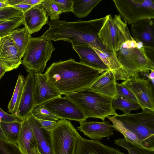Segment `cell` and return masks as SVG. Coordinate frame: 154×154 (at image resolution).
Here are the masks:
<instances>
[{
	"label": "cell",
	"mask_w": 154,
	"mask_h": 154,
	"mask_svg": "<svg viewBox=\"0 0 154 154\" xmlns=\"http://www.w3.org/2000/svg\"><path fill=\"white\" fill-rule=\"evenodd\" d=\"M101 0H73L72 12L82 18L88 15Z\"/></svg>",
	"instance_id": "24"
},
{
	"label": "cell",
	"mask_w": 154,
	"mask_h": 154,
	"mask_svg": "<svg viewBox=\"0 0 154 154\" xmlns=\"http://www.w3.org/2000/svg\"><path fill=\"white\" fill-rule=\"evenodd\" d=\"M112 106L113 109L122 111L124 113H130L132 110H138L141 109L140 106L137 103L127 100L123 97L117 95L113 98Z\"/></svg>",
	"instance_id": "28"
},
{
	"label": "cell",
	"mask_w": 154,
	"mask_h": 154,
	"mask_svg": "<svg viewBox=\"0 0 154 154\" xmlns=\"http://www.w3.org/2000/svg\"><path fill=\"white\" fill-rule=\"evenodd\" d=\"M104 72L71 58L53 63L45 74L48 80L60 94L65 95L89 88Z\"/></svg>",
	"instance_id": "1"
},
{
	"label": "cell",
	"mask_w": 154,
	"mask_h": 154,
	"mask_svg": "<svg viewBox=\"0 0 154 154\" xmlns=\"http://www.w3.org/2000/svg\"><path fill=\"white\" fill-rule=\"evenodd\" d=\"M25 78L19 74L14 91L8 106V112L11 114H15L17 111L23 94Z\"/></svg>",
	"instance_id": "25"
},
{
	"label": "cell",
	"mask_w": 154,
	"mask_h": 154,
	"mask_svg": "<svg viewBox=\"0 0 154 154\" xmlns=\"http://www.w3.org/2000/svg\"><path fill=\"white\" fill-rule=\"evenodd\" d=\"M123 67L127 79L140 72L149 74L154 64L145 52L142 44L134 39L124 42L116 53Z\"/></svg>",
	"instance_id": "3"
},
{
	"label": "cell",
	"mask_w": 154,
	"mask_h": 154,
	"mask_svg": "<svg viewBox=\"0 0 154 154\" xmlns=\"http://www.w3.org/2000/svg\"><path fill=\"white\" fill-rule=\"evenodd\" d=\"M83 112L87 118H106L117 113L112 106L113 98L90 91L89 88L65 95Z\"/></svg>",
	"instance_id": "4"
},
{
	"label": "cell",
	"mask_w": 154,
	"mask_h": 154,
	"mask_svg": "<svg viewBox=\"0 0 154 154\" xmlns=\"http://www.w3.org/2000/svg\"><path fill=\"white\" fill-rule=\"evenodd\" d=\"M51 134L54 154H75L81 136L70 122L59 120Z\"/></svg>",
	"instance_id": "8"
},
{
	"label": "cell",
	"mask_w": 154,
	"mask_h": 154,
	"mask_svg": "<svg viewBox=\"0 0 154 154\" xmlns=\"http://www.w3.org/2000/svg\"><path fill=\"white\" fill-rule=\"evenodd\" d=\"M21 58L8 35L0 38V62L6 72L18 68L21 64Z\"/></svg>",
	"instance_id": "13"
},
{
	"label": "cell",
	"mask_w": 154,
	"mask_h": 154,
	"mask_svg": "<svg viewBox=\"0 0 154 154\" xmlns=\"http://www.w3.org/2000/svg\"><path fill=\"white\" fill-rule=\"evenodd\" d=\"M77 129L91 140H99L114 135L113 129L108 122L87 121L79 122Z\"/></svg>",
	"instance_id": "16"
},
{
	"label": "cell",
	"mask_w": 154,
	"mask_h": 154,
	"mask_svg": "<svg viewBox=\"0 0 154 154\" xmlns=\"http://www.w3.org/2000/svg\"><path fill=\"white\" fill-rule=\"evenodd\" d=\"M22 121L0 122V126L10 142L17 144Z\"/></svg>",
	"instance_id": "27"
},
{
	"label": "cell",
	"mask_w": 154,
	"mask_h": 154,
	"mask_svg": "<svg viewBox=\"0 0 154 154\" xmlns=\"http://www.w3.org/2000/svg\"><path fill=\"white\" fill-rule=\"evenodd\" d=\"M75 154H128L121 151L119 149L106 145L99 140L79 138Z\"/></svg>",
	"instance_id": "18"
},
{
	"label": "cell",
	"mask_w": 154,
	"mask_h": 154,
	"mask_svg": "<svg viewBox=\"0 0 154 154\" xmlns=\"http://www.w3.org/2000/svg\"><path fill=\"white\" fill-rule=\"evenodd\" d=\"M6 72L5 70L2 66L0 62V80Z\"/></svg>",
	"instance_id": "43"
},
{
	"label": "cell",
	"mask_w": 154,
	"mask_h": 154,
	"mask_svg": "<svg viewBox=\"0 0 154 154\" xmlns=\"http://www.w3.org/2000/svg\"><path fill=\"white\" fill-rule=\"evenodd\" d=\"M116 82L113 73L109 70L100 75L89 89L93 92L113 98L117 96Z\"/></svg>",
	"instance_id": "20"
},
{
	"label": "cell",
	"mask_w": 154,
	"mask_h": 154,
	"mask_svg": "<svg viewBox=\"0 0 154 154\" xmlns=\"http://www.w3.org/2000/svg\"><path fill=\"white\" fill-rule=\"evenodd\" d=\"M0 138L7 142H10L0 126Z\"/></svg>",
	"instance_id": "42"
},
{
	"label": "cell",
	"mask_w": 154,
	"mask_h": 154,
	"mask_svg": "<svg viewBox=\"0 0 154 154\" xmlns=\"http://www.w3.org/2000/svg\"><path fill=\"white\" fill-rule=\"evenodd\" d=\"M22 121L15 114H9L4 111L0 107V122H11Z\"/></svg>",
	"instance_id": "37"
},
{
	"label": "cell",
	"mask_w": 154,
	"mask_h": 154,
	"mask_svg": "<svg viewBox=\"0 0 154 154\" xmlns=\"http://www.w3.org/2000/svg\"><path fill=\"white\" fill-rule=\"evenodd\" d=\"M27 119L32 129L40 152L41 154H54L51 131L43 128L32 114Z\"/></svg>",
	"instance_id": "17"
},
{
	"label": "cell",
	"mask_w": 154,
	"mask_h": 154,
	"mask_svg": "<svg viewBox=\"0 0 154 154\" xmlns=\"http://www.w3.org/2000/svg\"><path fill=\"white\" fill-rule=\"evenodd\" d=\"M72 48L79 55L81 63L105 71L109 70L91 46L78 45L72 46Z\"/></svg>",
	"instance_id": "21"
},
{
	"label": "cell",
	"mask_w": 154,
	"mask_h": 154,
	"mask_svg": "<svg viewBox=\"0 0 154 154\" xmlns=\"http://www.w3.org/2000/svg\"><path fill=\"white\" fill-rule=\"evenodd\" d=\"M122 19L131 24L146 19H154V0H113Z\"/></svg>",
	"instance_id": "9"
},
{
	"label": "cell",
	"mask_w": 154,
	"mask_h": 154,
	"mask_svg": "<svg viewBox=\"0 0 154 154\" xmlns=\"http://www.w3.org/2000/svg\"><path fill=\"white\" fill-rule=\"evenodd\" d=\"M0 154H24L17 144L0 138Z\"/></svg>",
	"instance_id": "33"
},
{
	"label": "cell",
	"mask_w": 154,
	"mask_h": 154,
	"mask_svg": "<svg viewBox=\"0 0 154 154\" xmlns=\"http://www.w3.org/2000/svg\"><path fill=\"white\" fill-rule=\"evenodd\" d=\"M37 119L43 127L49 131L55 127L57 123V121Z\"/></svg>",
	"instance_id": "38"
},
{
	"label": "cell",
	"mask_w": 154,
	"mask_h": 154,
	"mask_svg": "<svg viewBox=\"0 0 154 154\" xmlns=\"http://www.w3.org/2000/svg\"><path fill=\"white\" fill-rule=\"evenodd\" d=\"M31 154H41L39 151L38 149L35 148L32 151Z\"/></svg>",
	"instance_id": "45"
},
{
	"label": "cell",
	"mask_w": 154,
	"mask_h": 154,
	"mask_svg": "<svg viewBox=\"0 0 154 154\" xmlns=\"http://www.w3.org/2000/svg\"><path fill=\"white\" fill-rule=\"evenodd\" d=\"M10 6L8 0H0V9Z\"/></svg>",
	"instance_id": "41"
},
{
	"label": "cell",
	"mask_w": 154,
	"mask_h": 154,
	"mask_svg": "<svg viewBox=\"0 0 154 154\" xmlns=\"http://www.w3.org/2000/svg\"><path fill=\"white\" fill-rule=\"evenodd\" d=\"M43 0H17V4H24L34 6L40 4Z\"/></svg>",
	"instance_id": "40"
},
{
	"label": "cell",
	"mask_w": 154,
	"mask_h": 154,
	"mask_svg": "<svg viewBox=\"0 0 154 154\" xmlns=\"http://www.w3.org/2000/svg\"><path fill=\"white\" fill-rule=\"evenodd\" d=\"M154 19L141 20L131 24L132 37L146 51H154Z\"/></svg>",
	"instance_id": "12"
},
{
	"label": "cell",
	"mask_w": 154,
	"mask_h": 154,
	"mask_svg": "<svg viewBox=\"0 0 154 154\" xmlns=\"http://www.w3.org/2000/svg\"><path fill=\"white\" fill-rule=\"evenodd\" d=\"M23 24L31 34L38 31L48 22V17L41 4L23 14Z\"/></svg>",
	"instance_id": "19"
},
{
	"label": "cell",
	"mask_w": 154,
	"mask_h": 154,
	"mask_svg": "<svg viewBox=\"0 0 154 154\" xmlns=\"http://www.w3.org/2000/svg\"><path fill=\"white\" fill-rule=\"evenodd\" d=\"M149 75L148 79L152 81L153 84H154V70H152Z\"/></svg>",
	"instance_id": "44"
},
{
	"label": "cell",
	"mask_w": 154,
	"mask_h": 154,
	"mask_svg": "<svg viewBox=\"0 0 154 154\" xmlns=\"http://www.w3.org/2000/svg\"><path fill=\"white\" fill-rule=\"evenodd\" d=\"M127 24L119 14H115L114 17L111 14H108L98 34L105 48L116 55L124 42L133 39Z\"/></svg>",
	"instance_id": "6"
},
{
	"label": "cell",
	"mask_w": 154,
	"mask_h": 154,
	"mask_svg": "<svg viewBox=\"0 0 154 154\" xmlns=\"http://www.w3.org/2000/svg\"><path fill=\"white\" fill-rule=\"evenodd\" d=\"M28 72L27 77L25 78L23 90L20 103L15 113L22 120L32 115V110L35 107L33 94L35 72L29 70Z\"/></svg>",
	"instance_id": "14"
},
{
	"label": "cell",
	"mask_w": 154,
	"mask_h": 154,
	"mask_svg": "<svg viewBox=\"0 0 154 154\" xmlns=\"http://www.w3.org/2000/svg\"><path fill=\"white\" fill-rule=\"evenodd\" d=\"M40 4L51 20H59L60 14L63 12L58 5L53 0H43Z\"/></svg>",
	"instance_id": "31"
},
{
	"label": "cell",
	"mask_w": 154,
	"mask_h": 154,
	"mask_svg": "<svg viewBox=\"0 0 154 154\" xmlns=\"http://www.w3.org/2000/svg\"><path fill=\"white\" fill-rule=\"evenodd\" d=\"M17 144L24 154H31L35 148L38 149L34 135L27 118L22 121Z\"/></svg>",
	"instance_id": "22"
},
{
	"label": "cell",
	"mask_w": 154,
	"mask_h": 154,
	"mask_svg": "<svg viewBox=\"0 0 154 154\" xmlns=\"http://www.w3.org/2000/svg\"><path fill=\"white\" fill-rule=\"evenodd\" d=\"M121 84L132 93L142 110L148 109L154 111L152 86L149 79L140 78L139 75H137L124 81Z\"/></svg>",
	"instance_id": "11"
},
{
	"label": "cell",
	"mask_w": 154,
	"mask_h": 154,
	"mask_svg": "<svg viewBox=\"0 0 154 154\" xmlns=\"http://www.w3.org/2000/svg\"><path fill=\"white\" fill-rule=\"evenodd\" d=\"M2 21V20H0V23L3 22H4V21Z\"/></svg>",
	"instance_id": "46"
},
{
	"label": "cell",
	"mask_w": 154,
	"mask_h": 154,
	"mask_svg": "<svg viewBox=\"0 0 154 154\" xmlns=\"http://www.w3.org/2000/svg\"><path fill=\"white\" fill-rule=\"evenodd\" d=\"M106 118L112 122V125L111 124V126L113 129L121 133L124 137H126L131 140L136 146L141 148L146 149L143 145L136 135L125 126L120 121L113 116H109Z\"/></svg>",
	"instance_id": "26"
},
{
	"label": "cell",
	"mask_w": 154,
	"mask_h": 154,
	"mask_svg": "<svg viewBox=\"0 0 154 154\" xmlns=\"http://www.w3.org/2000/svg\"><path fill=\"white\" fill-rule=\"evenodd\" d=\"M20 11L12 7L8 6L0 9V20L5 21L17 17H23Z\"/></svg>",
	"instance_id": "34"
},
{
	"label": "cell",
	"mask_w": 154,
	"mask_h": 154,
	"mask_svg": "<svg viewBox=\"0 0 154 154\" xmlns=\"http://www.w3.org/2000/svg\"><path fill=\"white\" fill-rule=\"evenodd\" d=\"M113 116L133 132L145 147L154 151V111L145 109L139 113Z\"/></svg>",
	"instance_id": "5"
},
{
	"label": "cell",
	"mask_w": 154,
	"mask_h": 154,
	"mask_svg": "<svg viewBox=\"0 0 154 154\" xmlns=\"http://www.w3.org/2000/svg\"><path fill=\"white\" fill-rule=\"evenodd\" d=\"M11 6L21 11L23 14L33 7L31 5L24 4H16Z\"/></svg>",
	"instance_id": "39"
},
{
	"label": "cell",
	"mask_w": 154,
	"mask_h": 154,
	"mask_svg": "<svg viewBox=\"0 0 154 154\" xmlns=\"http://www.w3.org/2000/svg\"><path fill=\"white\" fill-rule=\"evenodd\" d=\"M33 96L35 107L61 97L59 91L48 80L45 73L36 72Z\"/></svg>",
	"instance_id": "15"
},
{
	"label": "cell",
	"mask_w": 154,
	"mask_h": 154,
	"mask_svg": "<svg viewBox=\"0 0 154 154\" xmlns=\"http://www.w3.org/2000/svg\"><path fill=\"white\" fill-rule=\"evenodd\" d=\"M13 41L20 54L22 58L25 50L32 37L25 27L15 29L8 34Z\"/></svg>",
	"instance_id": "23"
},
{
	"label": "cell",
	"mask_w": 154,
	"mask_h": 154,
	"mask_svg": "<svg viewBox=\"0 0 154 154\" xmlns=\"http://www.w3.org/2000/svg\"><path fill=\"white\" fill-rule=\"evenodd\" d=\"M105 17L87 21L68 22L59 20H51L49 27L41 37L48 41H64L72 46L88 45L102 51H108L100 40L98 34Z\"/></svg>",
	"instance_id": "2"
},
{
	"label": "cell",
	"mask_w": 154,
	"mask_h": 154,
	"mask_svg": "<svg viewBox=\"0 0 154 154\" xmlns=\"http://www.w3.org/2000/svg\"><path fill=\"white\" fill-rule=\"evenodd\" d=\"M117 95L124 99L137 103V100L132 93L125 86L117 82L116 83Z\"/></svg>",
	"instance_id": "35"
},
{
	"label": "cell",
	"mask_w": 154,
	"mask_h": 154,
	"mask_svg": "<svg viewBox=\"0 0 154 154\" xmlns=\"http://www.w3.org/2000/svg\"><path fill=\"white\" fill-rule=\"evenodd\" d=\"M42 105L60 119L74 120L79 122L87 119L81 110L66 97L53 99Z\"/></svg>",
	"instance_id": "10"
},
{
	"label": "cell",
	"mask_w": 154,
	"mask_h": 154,
	"mask_svg": "<svg viewBox=\"0 0 154 154\" xmlns=\"http://www.w3.org/2000/svg\"><path fill=\"white\" fill-rule=\"evenodd\" d=\"M55 50L51 41L41 37H32L22 57L21 64L27 72L32 70L42 73Z\"/></svg>",
	"instance_id": "7"
},
{
	"label": "cell",
	"mask_w": 154,
	"mask_h": 154,
	"mask_svg": "<svg viewBox=\"0 0 154 154\" xmlns=\"http://www.w3.org/2000/svg\"><path fill=\"white\" fill-rule=\"evenodd\" d=\"M32 114L38 119L54 121L59 120L58 117L44 108L42 104L35 106L32 110Z\"/></svg>",
	"instance_id": "32"
},
{
	"label": "cell",
	"mask_w": 154,
	"mask_h": 154,
	"mask_svg": "<svg viewBox=\"0 0 154 154\" xmlns=\"http://www.w3.org/2000/svg\"><path fill=\"white\" fill-rule=\"evenodd\" d=\"M23 17H17L5 20L0 23V38L6 36L23 24Z\"/></svg>",
	"instance_id": "30"
},
{
	"label": "cell",
	"mask_w": 154,
	"mask_h": 154,
	"mask_svg": "<svg viewBox=\"0 0 154 154\" xmlns=\"http://www.w3.org/2000/svg\"><path fill=\"white\" fill-rule=\"evenodd\" d=\"M114 143L126 149L128 154H154V151L139 147L126 137L117 139Z\"/></svg>",
	"instance_id": "29"
},
{
	"label": "cell",
	"mask_w": 154,
	"mask_h": 154,
	"mask_svg": "<svg viewBox=\"0 0 154 154\" xmlns=\"http://www.w3.org/2000/svg\"><path fill=\"white\" fill-rule=\"evenodd\" d=\"M57 4L63 13L72 12L73 5V0H53Z\"/></svg>",
	"instance_id": "36"
}]
</instances>
